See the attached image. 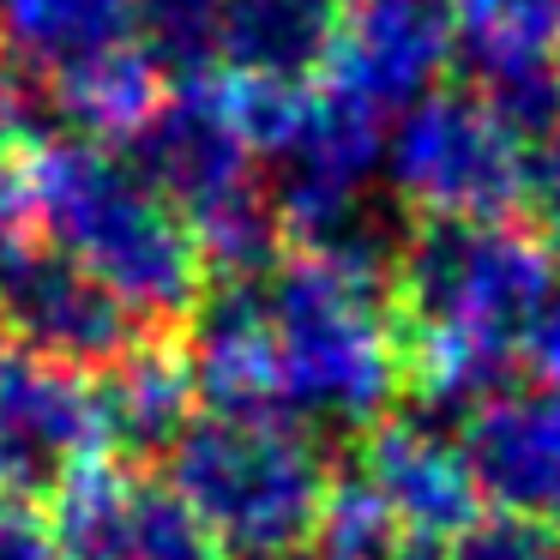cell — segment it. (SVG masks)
<instances>
[{
  "mask_svg": "<svg viewBox=\"0 0 560 560\" xmlns=\"http://www.w3.org/2000/svg\"><path fill=\"white\" fill-rule=\"evenodd\" d=\"M392 548H398V518L380 500V488L362 470L331 476L314 524V560H386Z\"/></svg>",
  "mask_w": 560,
  "mask_h": 560,
  "instance_id": "ffe728a7",
  "label": "cell"
},
{
  "mask_svg": "<svg viewBox=\"0 0 560 560\" xmlns=\"http://www.w3.org/2000/svg\"><path fill=\"white\" fill-rule=\"evenodd\" d=\"M31 218H37V194H31V163L0 158V247L19 242Z\"/></svg>",
  "mask_w": 560,
  "mask_h": 560,
  "instance_id": "d4e9b609",
  "label": "cell"
},
{
  "mask_svg": "<svg viewBox=\"0 0 560 560\" xmlns=\"http://www.w3.org/2000/svg\"><path fill=\"white\" fill-rule=\"evenodd\" d=\"M187 374L206 410L295 422L283 404L278 338H271L266 278H218L187 314Z\"/></svg>",
  "mask_w": 560,
  "mask_h": 560,
  "instance_id": "8fae6325",
  "label": "cell"
},
{
  "mask_svg": "<svg viewBox=\"0 0 560 560\" xmlns=\"http://www.w3.org/2000/svg\"><path fill=\"white\" fill-rule=\"evenodd\" d=\"M55 103H61V127L79 139H133L145 115L163 103V67L151 61L139 43H115L103 55L61 67L55 73Z\"/></svg>",
  "mask_w": 560,
  "mask_h": 560,
  "instance_id": "9a60e30c",
  "label": "cell"
},
{
  "mask_svg": "<svg viewBox=\"0 0 560 560\" xmlns=\"http://www.w3.org/2000/svg\"><path fill=\"white\" fill-rule=\"evenodd\" d=\"M524 368L536 374V386L560 392V283L548 290L542 314H536L530 338H524Z\"/></svg>",
  "mask_w": 560,
  "mask_h": 560,
  "instance_id": "cb8c5ba5",
  "label": "cell"
},
{
  "mask_svg": "<svg viewBox=\"0 0 560 560\" xmlns=\"http://www.w3.org/2000/svg\"><path fill=\"white\" fill-rule=\"evenodd\" d=\"M386 560H452V548L434 542V536H404V542L392 548Z\"/></svg>",
  "mask_w": 560,
  "mask_h": 560,
  "instance_id": "484cf974",
  "label": "cell"
},
{
  "mask_svg": "<svg viewBox=\"0 0 560 560\" xmlns=\"http://www.w3.org/2000/svg\"><path fill=\"white\" fill-rule=\"evenodd\" d=\"M0 331L43 362L103 374L145 338V319L67 247L19 235L0 247Z\"/></svg>",
  "mask_w": 560,
  "mask_h": 560,
  "instance_id": "8992f818",
  "label": "cell"
},
{
  "mask_svg": "<svg viewBox=\"0 0 560 560\" xmlns=\"http://www.w3.org/2000/svg\"><path fill=\"white\" fill-rule=\"evenodd\" d=\"M283 560H295V555H283Z\"/></svg>",
  "mask_w": 560,
  "mask_h": 560,
  "instance_id": "4316f807",
  "label": "cell"
},
{
  "mask_svg": "<svg viewBox=\"0 0 560 560\" xmlns=\"http://www.w3.org/2000/svg\"><path fill=\"white\" fill-rule=\"evenodd\" d=\"M133 43L175 79H206L223 55V0H133Z\"/></svg>",
  "mask_w": 560,
  "mask_h": 560,
  "instance_id": "ac0fdd59",
  "label": "cell"
},
{
  "mask_svg": "<svg viewBox=\"0 0 560 560\" xmlns=\"http://www.w3.org/2000/svg\"><path fill=\"white\" fill-rule=\"evenodd\" d=\"M386 283L295 247L266 271L271 338H278L283 404L295 422L374 428L404 392L398 314L380 302Z\"/></svg>",
  "mask_w": 560,
  "mask_h": 560,
  "instance_id": "3957f363",
  "label": "cell"
},
{
  "mask_svg": "<svg viewBox=\"0 0 560 560\" xmlns=\"http://www.w3.org/2000/svg\"><path fill=\"white\" fill-rule=\"evenodd\" d=\"M386 175L422 218L494 223L518 211L524 139L482 91H428L392 127Z\"/></svg>",
  "mask_w": 560,
  "mask_h": 560,
  "instance_id": "5b68a950",
  "label": "cell"
},
{
  "mask_svg": "<svg viewBox=\"0 0 560 560\" xmlns=\"http://www.w3.org/2000/svg\"><path fill=\"white\" fill-rule=\"evenodd\" d=\"M343 0H223V55L242 79H307L331 61Z\"/></svg>",
  "mask_w": 560,
  "mask_h": 560,
  "instance_id": "5bb4252c",
  "label": "cell"
},
{
  "mask_svg": "<svg viewBox=\"0 0 560 560\" xmlns=\"http://www.w3.org/2000/svg\"><path fill=\"white\" fill-rule=\"evenodd\" d=\"M452 560H560V530L518 512H494L452 542Z\"/></svg>",
  "mask_w": 560,
  "mask_h": 560,
  "instance_id": "7402d4cb",
  "label": "cell"
},
{
  "mask_svg": "<svg viewBox=\"0 0 560 560\" xmlns=\"http://www.w3.org/2000/svg\"><path fill=\"white\" fill-rule=\"evenodd\" d=\"M115 560H230V555L206 530V518L175 494V482H145L139 476L133 512H127V530H121V555Z\"/></svg>",
  "mask_w": 560,
  "mask_h": 560,
  "instance_id": "d6986e66",
  "label": "cell"
},
{
  "mask_svg": "<svg viewBox=\"0 0 560 560\" xmlns=\"http://www.w3.org/2000/svg\"><path fill=\"white\" fill-rule=\"evenodd\" d=\"M0 560H67L55 542V524L31 500L0 494Z\"/></svg>",
  "mask_w": 560,
  "mask_h": 560,
  "instance_id": "603a6c76",
  "label": "cell"
},
{
  "mask_svg": "<svg viewBox=\"0 0 560 560\" xmlns=\"http://www.w3.org/2000/svg\"><path fill=\"white\" fill-rule=\"evenodd\" d=\"M470 476L494 512L555 524L560 530V392L500 386L464 410L458 434Z\"/></svg>",
  "mask_w": 560,
  "mask_h": 560,
  "instance_id": "30bf717a",
  "label": "cell"
},
{
  "mask_svg": "<svg viewBox=\"0 0 560 560\" xmlns=\"http://www.w3.org/2000/svg\"><path fill=\"white\" fill-rule=\"evenodd\" d=\"M170 482L230 560H283L314 542L331 476L302 422L206 410L175 440Z\"/></svg>",
  "mask_w": 560,
  "mask_h": 560,
  "instance_id": "277c9868",
  "label": "cell"
},
{
  "mask_svg": "<svg viewBox=\"0 0 560 560\" xmlns=\"http://www.w3.org/2000/svg\"><path fill=\"white\" fill-rule=\"evenodd\" d=\"M61 127L55 73H43L25 55H0V158H37Z\"/></svg>",
  "mask_w": 560,
  "mask_h": 560,
  "instance_id": "44dd1931",
  "label": "cell"
},
{
  "mask_svg": "<svg viewBox=\"0 0 560 560\" xmlns=\"http://www.w3.org/2000/svg\"><path fill=\"white\" fill-rule=\"evenodd\" d=\"M555 271L542 235L506 218H422L392 266L404 386L428 410H476L524 368V338L560 283Z\"/></svg>",
  "mask_w": 560,
  "mask_h": 560,
  "instance_id": "6da1fadb",
  "label": "cell"
},
{
  "mask_svg": "<svg viewBox=\"0 0 560 560\" xmlns=\"http://www.w3.org/2000/svg\"><path fill=\"white\" fill-rule=\"evenodd\" d=\"M458 55L476 91L560 67V0H458Z\"/></svg>",
  "mask_w": 560,
  "mask_h": 560,
  "instance_id": "2e32d148",
  "label": "cell"
},
{
  "mask_svg": "<svg viewBox=\"0 0 560 560\" xmlns=\"http://www.w3.org/2000/svg\"><path fill=\"white\" fill-rule=\"evenodd\" d=\"M85 458H103L97 380L31 350L0 355V494H55Z\"/></svg>",
  "mask_w": 560,
  "mask_h": 560,
  "instance_id": "9c48e42d",
  "label": "cell"
},
{
  "mask_svg": "<svg viewBox=\"0 0 560 560\" xmlns=\"http://www.w3.org/2000/svg\"><path fill=\"white\" fill-rule=\"evenodd\" d=\"M0 31L13 55L61 73L85 55L133 43V0H0Z\"/></svg>",
  "mask_w": 560,
  "mask_h": 560,
  "instance_id": "e0dca14e",
  "label": "cell"
},
{
  "mask_svg": "<svg viewBox=\"0 0 560 560\" xmlns=\"http://www.w3.org/2000/svg\"><path fill=\"white\" fill-rule=\"evenodd\" d=\"M31 194H37L43 235L97 271L145 326L187 319L211 290V266L187 218L97 139H49L31 158Z\"/></svg>",
  "mask_w": 560,
  "mask_h": 560,
  "instance_id": "7a4b0ae2",
  "label": "cell"
},
{
  "mask_svg": "<svg viewBox=\"0 0 560 560\" xmlns=\"http://www.w3.org/2000/svg\"><path fill=\"white\" fill-rule=\"evenodd\" d=\"M458 55V0H343L326 79L374 115H404L440 91Z\"/></svg>",
  "mask_w": 560,
  "mask_h": 560,
  "instance_id": "ba28073f",
  "label": "cell"
},
{
  "mask_svg": "<svg viewBox=\"0 0 560 560\" xmlns=\"http://www.w3.org/2000/svg\"><path fill=\"white\" fill-rule=\"evenodd\" d=\"M133 170L158 199H170L175 211L194 223H206L211 211L235 206V199L259 194L254 158L242 121H235L230 85H206V79H182L175 91H163V103L145 115L133 139Z\"/></svg>",
  "mask_w": 560,
  "mask_h": 560,
  "instance_id": "52a82bcc",
  "label": "cell"
},
{
  "mask_svg": "<svg viewBox=\"0 0 560 560\" xmlns=\"http://www.w3.org/2000/svg\"><path fill=\"white\" fill-rule=\"evenodd\" d=\"M362 476L380 488L404 536L458 542L482 518V488L470 476V458L434 422H416V416L374 422L362 446Z\"/></svg>",
  "mask_w": 560,
  "mask_h": 560,
  "instance_id": "7c38bea8",
  "label": "cell"
},
{
  "mask_svg": "<svg viewBox=\"0 0 560 560\" xmlns=\"http://www.w3.org/2000/svg\"><path fill=\"white\" fill-rule=\"evenodd\" d=\"M194 374L187 355H175L170 343L139 338L115 368L97 374V416H103V452L121 464H170L175 440L194 428Z\"/></svg>",
  "mask_w": 560,
  "mask_h": 560,
  "instance_id": "4fadbf2b",
  "label": "cell"
}]
</instances>
